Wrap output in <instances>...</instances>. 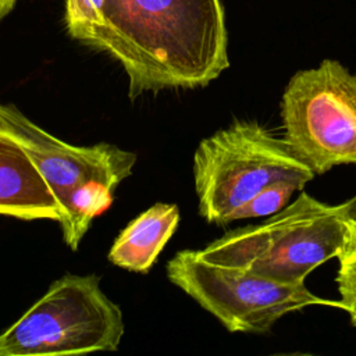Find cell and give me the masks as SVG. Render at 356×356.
Returning a JSON list of instances; mask_svg holds the SVG:
<instances>
[{"label":"cell","instance_id":"10","mask_svg":"<svg viewBox=\"0 0 356 356\" xmlns=\"http://www.w3.org/2000/svg\"><path fill=\"white\" fill-rule=\"evenodd\" d=\"M302 189L303 186L289 179H281V181L273 182L271 185L261 189L246 204L239 207L234 213L232 221L242 220V218L273 216L281 211L284 207H286L292 195Z\"/></svg>","mask_w":356,"mask_h":356},{"label":"cell","instance_id":"8","mask_svg":"<svg viewBox=\"0 0 356 356\" xmlns=\"http://www.w3.org/2000/svg\"><path fill=\"white\" fill-rule=\"evenodd\" d=\"M0 214L60 221L61 207L25 150L0 129Z\"/></svg>","mask_w":356,"mask_h":356},{"label":"cell","instance_id":"2","mask_svg":"<svg viewBox=\"0 0 356 356\" xmlns=\"http://www.w3.org/2000/svg\"><path fill=\"white\" fill-rule=\"evenodd\" d=\"M342 204H325L306 192L257 225L232 229L197 253L278 282L298 284L320 264L339 257L346 243Z\"/></svg>","mask_w":356,"mask_h":356},{"label":"cell","instance_id":"7","mask_svg":"<svg viewBox=\"0 0 356 356\" xmlns=\"http://www.w3.org/2000/svg\"><path fill=\"white\" fill-rule=\"evenodd\" d=\"M0 129L10 135L33 161L60 207L61 217L70 196L89 184L115 189L128 178L136 154L110 143L74 146L32 122L13 104L0 103ZM61 220V218H60Z\"/></svg>","mask_w":356,"mask_h":356},{"label":"cell","instance_id":"13","mask_svg":"<svg viewBox=\"0 0 356 356\" xmlns=\"http://www.w3.org/2000/svg\"><path fill=\"white\" fill-rule=\"evenodd\" d=\"M15 3L17 0H0V21L11 13Z\"/></svg>","mask_w":356,"mask_h":356},{"label":"cell","instance_id":"11","mask_svg":"<svg viewBox=\"0 0 356 356\" xmlns=\"http://www.w3.org/2000/svg\"><path fill=\"white\" fill-rule=\"evenodd\" d=\"M337 273V286L341 295V309L348 312L352 324L356 327V254L341 257Z\"/></svg>","mask_w":356,"mask_h":356},{"label":"cell","instance_id":"12","mask_svg":"<svg viewBox=\"0 0 356 356\" xmlns=\"http://www.w3.org/2000/svg\"><path fill=\"white\" fill-rule=\"evenodd\" d=\"M342 209H343V216L346 221L348 235H346V243H345L343 252L338 259L356 254V196L342 203Z\"/></svg>","mask_w":356,"mask_h":356},{"label":"cell","instance_id":"1","mask_svg":"<svg viewBox=\"0 0 356 356\" xmlns=\"http://www.w3.org/2000/svg\"><path fill=\"white\" fill-rule=\"evenodd\" d=\"M64 24L122 65L131 100L203 88L229 67L221 0H65Z\"/></svg>","mask_w":356,"mask_h":356},{"label":"cell","instance_id":"9","mask_svg":"<svg viewBox=\"0 0 356 356\" xmlns=\"http://www.w3.org/2000/svg\"><path fill=\"white\" fill-rule=\"evenodd\" d=\"M179 221L177 204L156 203L132 220L115 238L108 260L128 271L147 273Z\"/></svg>","mask_w":356,"mask_h":356},{"label":"cell","instance_id":"3","mask_svg":"<svg viewBox=\"0 0 356 356\" xmlns=\"http://www.w3.org/2000/svg\"><path fill=\"white\" fill-rule=\"evenodd\" d=\"M193 175L199 214L222 225L273 182L289 179L305 188L316 174L257 121H235L199 143Z\"/></svg>","mask_w":356,"mask_h":356},{"label":"cell","instance_id":"4","mask_svg":"<svg viewBox=\"0 0 356 356\" xmlns=\"http://www.w3.org/2000/svg\"><path fill=\"white\" fill-rule=\"evenodd\" d=\"M122 334L121 309L100 289L99 277L67 274L0 334V356L117 350Z\"/></svg>","mask_w":356,"mask_h":356},{"label":"cell","instance_id":"6","mask_svg":"<svg viewBox=\"0 0 356 356\" xmlns=\"http://www.w3.org/2000/svg\"><path fill=\"white\" fill-rule=\"evenodd\" d=\"M167 277L231 332L264 334L282 316L307 306L341 307L339 300L312 293L305 282H278L241 267L211 263L197 250L178 252L167 263Z\"/></svg>","mask_w":356,"mask_h":356},{"label":"cell","instance_id":"5","mask_svg":"<svg viewBox=\"0 0 356 356\" xmlns=\"http://www.w3.org/2000/svg\"><path fill=\"white\" fill-rule=\"evenodd\" d=\"M284 140L314 174L356 164V75L337 60L298 71L281 100Z\"/></svg>","mask_w":356,"mask_h":356}]
</instances>
